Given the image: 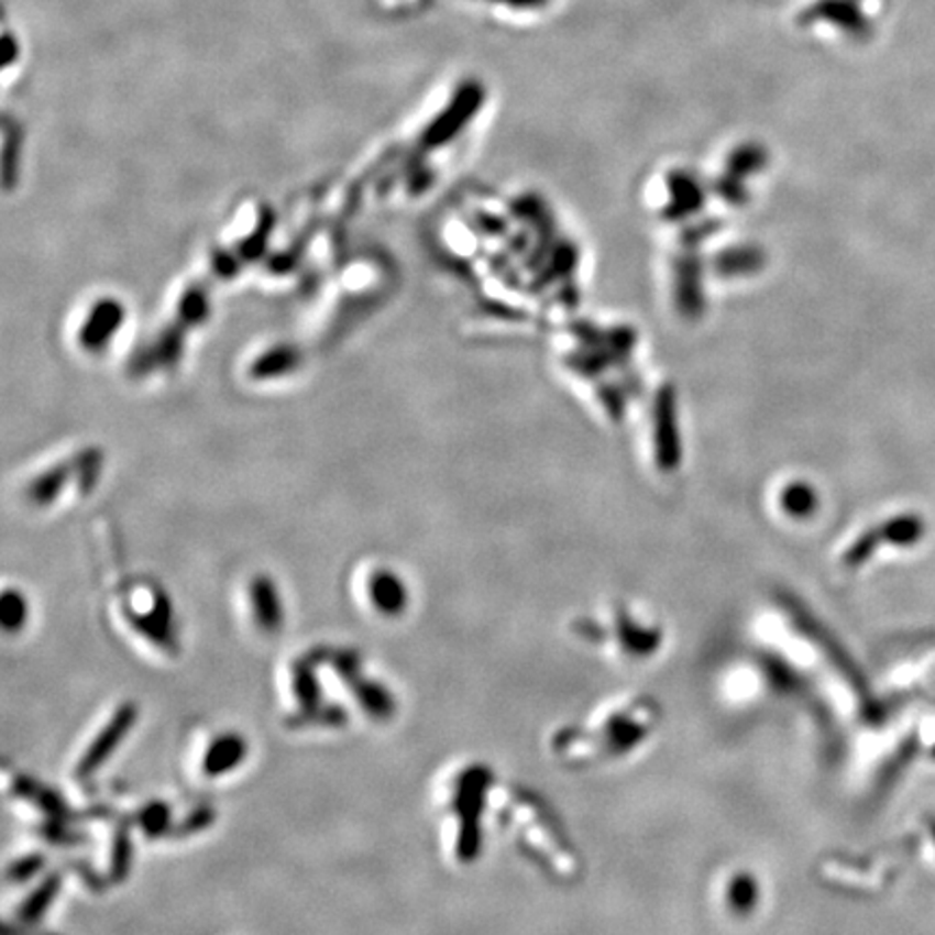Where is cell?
<instances>
[{
  "instance_id": "6da1fadb",
  "label": "cell",
  "mask_w": 935,
  "mask_h": 935,
  "mask_svg": "<svg viewBox=\"0 0 935 935\" xmlns=\"http://www.w3.org/2000/svg\"><path fill=\"white\" fill-rule=\"evenodd\" d=\"M134 719H136V708H134L133 704L120 706L118 713L107 724V728L94 738L91 747L80 758V762L76 767V776L78 778H89L91 773H96L109 760V756L118 749L120 740H124V736L131 733Z\"/></svg>"
},
{
  "instance_id": "7a4b0ae2",
  "label": "cell",
  "mask_w": 935,
  "mask_h": 935,
  "mask_svg": "<svg viewBox=\"0 0 935 935\" xmlns=\"http://www.w3.org/2000/svg\"><path fill=\"white\" fill-rule=\"evenodd\" d=\"M245 756H248V743H245V738H241L239 735L219 736L206 749L201 769H204L206 776L219 778V776L230 773L232 769H237L241 765V760H245Z\"/></svg>"
},
{
  "instance_id": "3957f363",
  "label": "cell",
  "mask_w": 935,
  "mask_h": 935,
  "mask_svg": "<svg viewBox=\"0 0 935 935\" xmlns=\"http://www.w3.org/2000/svg\"><path fill=\"white\" fill-rule=\"evenodd\" d=\"M371 598L382 613L399 615L405 608L407 594H405V587L397 576H393L391 572H382L371 583Z\"/></svg>"
},
{
  "instance_id": "277c9868",
  "label": "cell",
  "mask_w": 935,
  "mask_h": 935,
  "mask_svg": "<svg viewBox=\"0 0 935 935\" xmlns=\"http://www.w3.org/2000/svg\"><path fill=\"white\" fill-rule=\"evenodd\" d=\"M59 888H62V877L59 875H51V877H46L31 894H29V899L24 901V905H22V910H20V919L22 921H26V923H35L48 908H51V903L55 901V897H57V892H59Z\"/></svg>"
},
{
  "instance_id": "5b68a950",
  "label": "cell",
  "mask_w": 935,
  "mask_h": 935,
  "mask_svg": "<svg viewBox=\"0 0 935 935\" xmlns=\"http://www.w3.org/2000/svg\"><path fill=\"white\" fill-rule=\"evenodd\" d=\"M252 598H254V610H256V617H258L261 626L265 630L279 628L282 608H279V598H277L273 585L268 581H265V579L263 581H256L254 583Z\"/></svg>"
},
{
  "instance_id": "8992f818",
  "label": "cell",
  "mask_w": 935,
  "mask_h": 935,
  "mask_svg": "<svg viewBox=\"0 0 935 935\" xmlns=\"http://www.w3.org/2000/svg\"><path fill=\"white\" fill-rule=\"evenodd\" d=\"M355 695L369 708V713L380 717V719H388L395 713V702H393L391 693L380 684L362 680V682L355 684Z\"/></svg>"
},
{
  "instance_id": "52a82bcc",
  "label": "cell",
  "mask_w": 935,
  "mask_h": 935,
  "mask_svg": "<svg viewBox=\"0 0 935 935\" xmlns=\"http://www.w3.org/2000/svg\"><path fill=\"white\" fill-rule=\"evenodd\" d=\"M26 619V602L20 594L7 592L2 598V626L9 632H15L24 626Z\"/></svg>"
},
{
  "instance_id": "ba28073f",
  "label": "cell",
  "mask_w": 935,
  "mask_h": 935,
  "mask_svg": "<svg viewBox=\"0 0 935 935\" xmlns=\"http://www.w3.org/2000/svg\"><path fill=\"white\" fill-rule=\"evenodd\" d=\"M169 823V810L165 803H152L143 814H141V825L150 836H158L163 834V829Z\"/></svg>"
},
{
  "instance_id": "9c48e42d",
  "label": "cell",
  "mask_w": 935,
  "mask_h": 935,
  "mask_svg": "<svg viewBox=\"0 0 935 935\" xmlns=\"http://www.w3.org/2000/svg\"><path fill=\"white\" fill-rule=\"evenodd\" d=\"M297 691H299L301 702L306 706H312L315 708V704L319 700V686H317V680H315V673L312 671H301L297 675Z\"/></svg>"
},
{
  "instance_id": "30bf717a",
  "label": "cell",
  "mask_w": 935,
  "mask_h": 935,
  "mask_svg": "<svg viewBox=\"0 0 935 935\" xmlns=\"http://www.w3.org/2000/svg\"><path fill=\"white\" fill-rule=\"evenodd\" d=\"M129 860H131V843H129L127 829H122V834L118 836V843H116V858H113V872L118 877L127 875Z\"/></svg>"
},
{
  "instance_id": "8fae6325",
  "label": "cell",
  "mask_w": 935,
  "mask_h": 935,
  "mask_svg": "<svg viewBox=\"0 0 935 935\" xmlns=\"http://www.w3.org/2000/svg\"><path fill=\"white\" fill-rule=\"evenodd\" d=\"M42 865H44V858L42 856H31V858L13 865L9 869V877L11 879H18V881H24V879L33 877L37 870L42 869Z\"/></svg>"
}]
</instances>
